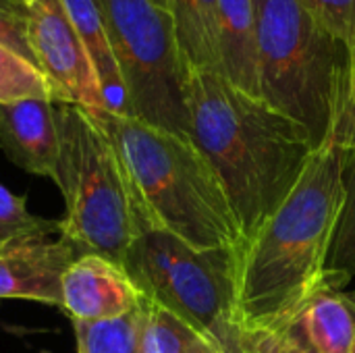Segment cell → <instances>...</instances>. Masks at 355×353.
<instances>
[{"label":"cell","mask_w":355,"mask_h":353,"mask_svg":"<svg viewBox=\"0 0 355 353\" xmlns=\"http://www.w3.org/2000/svg\"><path fill=\"white\" fill-rule=\"evenodd\" d=\"M218 75L258 98V31L254 0H218Z\"/></svg>","instance_id":"12"},{"label":"cell","mask_w":355,"mask_h":353,"mask_svg":"<svg viewBox=\"0 0 355 353\" xmlns=\"http://www.w3.org/2000/svg\"><path fill=\"white\" fill-rule=\"evenodd\" d=\"M81 252L64 235L33 239L0 252V300L60 306V281Z\"/></svg>","instance_id":"10"},{"label":"cell","mask_w":355,"mask_h":353,"mask_svg":"<svg viewBox=\"0 0 355 353\" xmlns=\"http://www.w3.org/2000/svg\"><path fill=\"white\" fill-rule=\"evenodd\" d=\"M92 114L119 154L141 233L164 231L202 252L241 246L225 187L189 137L108 110Z\"/></svg>","instance_id":"3"},{"label":"cell","mask_w":355,"mask_h":353,"mask_svg":"<svg viewBox=\"0 0 355 353\" xmlns=\"http://www.w3.org/2000/svg\"><path fill=\"white\" fill-rule=\"evenodd\" d=\"M29 44L54 104L106 110L92 56L60 0H29Z\"/></svg>","instance_id":"8"},{"label":"cell","mask_w":355,"mask_h":353,"mask_svg":"<svg viewBox=\"0 0 355 353\" xmlns=\"http://www.w3.org/2000/svg\"><path fill=\"white\" fill-rule=\"evenodd\" d=\"M343 206L327 262L329 289H345L355 281V96L347 121V150L343 164Z\"/></svg>","instance_id":"16"},{"label":"cell","mask_w":355,"mask_h":353,"mask_svg":"<svg viewBox=\"0 0 355 353\" xmlns=\"http://www.w3.org/2000/svg\"><path fill=\"white\" fill-rule=\"evenodd\" d=\"M355 96V94H354ZM354 98L302 177L262 227L235 250V302L243 327L279 345L327 285V262L343 206L347 121Z\"/></svg>","instance_id":"1"},{"label":"cell","mask_w":355,"mask_h":353,"mask_svg":"<svg viewBox=\"0 0 355 353\" xmlns=\"http://www.w3.org/2000/svg\"><path fill=\"white\" fill-rule=\"evenodd\" d=\"M0 148L25 173L54 181L58 164V119L52 100L0 104Z\"/></svg>","instance_id":"11"},{"label":"cell","mask_w":355,"mask_h":353,"mask_svg":"<svg viewBox=\"0 0 355 353\" xmlns=\"http://www.w3.org/2000/svg\"><path fill=\"white\" fill-rule=\"evenodd\" d=\"M141 353H218L198 331L141 295Z\"/></svg>","instance_id":"17"},{"label":"cell","mask_w":355,"mask_h":353,"mask_svg":"<svg viewBox=\"0 0 355 353\" xmlns=\"http://www.w3.org/2000/svg\"><path fill=\"white\" fill-rule=\"evenodd\" d=\"M58 164L54 183L64 200L60 235L81 254L123 266L141 233L119 154L102 125L81 106L56 104Z\"/></svg>","instance_id":"6"},{"label":"cell","mask_w":355,"mask_h":353,"mask_svg":"<svg viewBox=\"0 0 355 353\" xmlns=\"http://www.w3.org/2000/svg\"><path fill=\"white\" fill-rule=\"evenodd\" d=\"M29 98L54 102L48 79L31 60L0 44V104Z\"/></svg>","instance_id":"20"},{"label":"cell","mask_w":355,"mask_h":353,"mask_svg":"<svg viewBox=\"0 0 355 353\" xmlns=\"http://www.w3.org/2000/svg\"><path fill=\"white\" fill-rule=\"evenodd\" d=\"M123 270L137 291L198 331L218 353H302L250 333L235 302V250H196L148 229L131 243Z\"/></svg>","instance_id":"5"},{"label":"cell","mask_w":355,"mask_h":353,"mask_svg":"<svg viewBox=\"0 0 355 353\" xmlns=\"http://www.w3.org/2000/svg\"><path fill=\"white\" fill-rule=\"evenodd\" d=\"M114 52L129 117L187 137V71L173 17L152 0H98Z\"/></svg>","instance_id":"7"},{"label":"cell","mask_w":355,"mask_h":353,"mask_svg":"<svg viewBox=\"0 0 355 353\" xmlns=\"http://www.w3.org/2000/svg\"><path fill=\"white\" fill-rule=\"evenodd\" d=\"M60 2L92 56L106 110L112 114L129 117L125 83H123L114 52L110 48V40L106 33L104 17H102L98 0H60Z\"/></svg>","instance_id":"14"},{"label":"cell","mask_w":355,"mask_h":353,"mask_svg":"<svg viewBox=\"0 0 355 353\" xmlns=\"http://www.w3.org/2000/svg\"><path fill=\"white\" fill-rule=\"evenodd\" d=\"M168 12L185 71L218 73V0H171Z\"/></svg>","instance_id":"15"},{"label":"cell","mask_w":355,"mask_h":353,"mask_svg":"<svg viewBox=\"0 0 355 353\" xmlns=\"http://www.w3.org/2000/svg\"><path fill=\"white\" fill-rule=\"evenodd\" d=\"M302 353H352L355 345V289H327L300 314L293 331Z\"/></svg>","instance_id":"13"},{"label":"cell","mask_w":355,"mask_h":353,"mask_svg":"<svg viewBox=\"0 0 355 353\" xmlns=\"http://www.w3.org/2000/svg\"><path fill=\"white\" fill-rule=\"evenodd\" d=\"M0 44L35 64L29 44V0H0Z\"/></svg>","instance_id":"22"},{"label":"cell","mask_w":355,"mask_h":353,"mask_svg":"<svg viewBox=\"0 0 355 353\" xmlns=\"http://www.w3.org/2000/svg\"><path fill=\"white\" fill-rule=\"evenodd\" d=\"M60 233V221H48L31 214L25 196H17L0 185V252Z\"/></svg>","instance_id":"19"},{"label":"cell","mask_w":355,"mask_h":353,"mask_svg":"<svg viewBox=\"0 0 355 353\" xmlns=\"http://www.w3.org/2000/svg\"><path fill=\"white\" fill-rule=\"evenodd\" d=\"M352 353H355V345H354V352H352Z\"/></svg>","instance_id":"24"},{"label":"cell","mask_w":355,"mask_h":353,"mask_svg":"<svg viewBox=\"0 0 355 353\" xmlns=\"http://www.w3.org/2000/svg\"><path fill=\"white\" fill-rule=\"evenodd\" d=\"M258 100L304 125L316 148L355 94V54L304 0H254Z\"/></svg>","instance_id":"4"},{"label":"cell","mask_w":355,"mask_h":353,"mask_svg":"<svg viewBox=\"0 0 355 353\" xmlns=\"http://www.w3.org/2000/svg\"><path fill=\"white\" fill-rule=\"evenodd\" d=\"M187 137L218 175L248 241L283 204L316 144L297 121L212 71H189Z\"/></svg>","instance_id":"2"},{"label":"cell","mask_w":355,"mask_h":353,"mask_svg":"<svg viewBox=\"0 0 355 353\" xmlns=\"http://www.w3.org/2000/svg\"><path fill=\"white\" fill-rule=\"evenodd\" d=\"M141 302L135 310L108 320H71L77 353H141Z\"/></svg>","instance_id":"18"},{"label":"cell","mask_w":355,"mask_h":353,"mask_svg":"<svg viewBox=\"0 0 355 353\" xmlns=\"http://www.w3.org/2000/svg\"><path fill=\"white\" fill-rule=\"evenodd\" d=\"M312 17L355 54V0H304Z\"/></svg>","instance_id":"21"},{"label":"cell","mask_w":355,"mask_h":353,"mask_svg":"<svg viewBox=\"0 0 355 353\" xmlns=\"http://www.w3.org/2000/svg\"><path fill=\"white\" fill-rule=\"evenodd\" d=\"M156 6H160V8H164V10H168L171 8V0H152Z\"/></svg>","instance_id":"23"},{"label":"cell","mask_w":355,"mask_h":353,"mask_svg":"<svg viewBox=\"0 0 355 353\" xmlns=\"http://www.w3.org/2000/svg\"><path fill=\"white\" fill-rule=\"evenodd\" d=\"M141 293L123 270L98 254L75 258L60 281V310L71 320H108L135 310Z\"/></svg>","instance_id":"9"}]
</instances>
